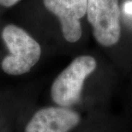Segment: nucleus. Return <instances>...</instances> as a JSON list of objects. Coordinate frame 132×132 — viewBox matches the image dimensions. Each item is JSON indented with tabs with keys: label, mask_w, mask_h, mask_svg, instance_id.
Returning a JSON list of instances; mask_svg holds the SVG:
<instances>
[{
	"label": "nucleus",
	"mask_w": 132,
	"mask_h": 132,
	"mask_svg": "<svg viewBox=\"0 0 132 132\" xmlns=\"http://www.w3.org/2000/svg\"><path fill=\"white\" fill-rule=\"evenodd\" d=\"M96 67V60L93 57L84 55L76 57L52 84L51 97L53 102L59 106L68 108L78 104L84 81Z\"/></svg>",
	"instance_id": "f03ea898"
},
{
	"label": "nucleus",
	"mask_w": 132,
	"mask_h": 132,
	"mask_svg": "<svg viewBox=\"0 0 132 132\" xmlns=\"http://www.w3.org/2000/svg\"><path fill=\"white\" fill-rule=\"evenodd\" d=\"M45 7L59 19L63 36L75 43L81 39L80 20L87 14L88 0H43Z\"/></svg>",
	"instance_id": "39448f33"
},
{
	"label": "nucleus",
	"mask_w": 132,
	"mask_h": 132,
	"mask_svg": "<svg viewBox=\"0 0 132 132\" xmlns=\"http://www.w3.org/2000/svg\"><path fill=\"white\" fill-rule=\"evenodd\" d=\"M123 10L126 14L132 15V1H127L123 5Z\"/></svg>",
	"instance_id": "0eeeda50"
},
{
	"label": "nucleus",
	"mask_w": 132,
	"mask_h": 132,
	"mask_svg": "<svg viewBox=\"0 0 132 132\" xmlns=\"http://www.w3.org/2000/svg\"><path fill=\"white\" fill-rule=\"evenodd\" d=\"M80 122L81 116L70 108L46 106L34 113L24 132H70Z\"/></svg>",
	"instance_id": "20e7f679"
},
{
	"label": "nucleus",
	"mask_w": 132,
	"mask_h": 132,
	"mask_svg": "<svg viewBox=\"0 0 132 132\" xmlns=\"http://www.w3.org/2000/svg\"><path fill=\"white\" fill-rule=\"evenodd\" d=\"M118 0H88L87 15L96 41L103 46L117 44L121 36Z\"/></svg>",
	"instance_id": "7ed1b4c3"
},
{
	"label": "nucleus",
	"mask_w": 132,
	"mask_h": 132,
	"mask_svg": "<svg viewBox=\"0 0 132 132\" xmlns=\"http://www.w3.org/2000/svg\"><path fill=\"white\" fill-rule=\"evenodd\" d=\"M19 1L20 0H0V4L4 7H10Z\"/></svg>",
	"instance_id": "423d86ee"
},
{
	"label": "nucleus",
	"mask_w": 132,
	"mask_h": 132,
	"mask_svg": "<svg viewBox=\"0 0 132 132\" xmlns=\"http://www.w3.org/2000/svg\"><path fill=\"white\" fill-rule=\"evenodd\" d=\"M2 38L10 51L1 67L8 75L20 76L31 70L40 59L39 44L24 29L13 24L6 26Z\"/></svg>",
	"instance_id": "f257e3e1"
}]
</instances>
